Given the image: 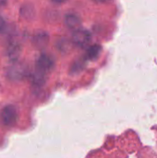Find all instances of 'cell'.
I'll return each mask as SVG.
<instances>
[{"label":"cell","instance_id":"8992f818","mask_svg":"<svg viewBox=\"0 0 157 158\" xmlns=\"http://www.w3.org/2000/svg\"><path fill=\"white\" fill-rule=\"evenodd\" d=\"M65 22H66V24H67V26L68 28L73 29V30H77L81 26V18L77 14L69 13V14H67L66 15Z\"/></svg>","mask_w":157,"mask_h":158},{"label":"cell","instance_id":"9c48e42d","mask_svg":"<svg viewBox=\"0 0 157 158\" xmlns=\"http://www.w3.org/2000/svg\"><path fill=\"white\" fill-rule=\"evenodd\" d=\"M5 28V20L3 19V18L0 17V32L4 30Z\"/></svg>","mask_w":157,"mask_h":158},{"label":"cell","instance_id":"3957f363","mask_svg":"<svg viewBox=\"0 0 157 158\" xmlns=\"http://www.w3.org/2000/svg\"><path fill=\"white\" fill-rule=\"evenodd\" d=\"M1 118L2 122L6 126H11L14 124L17 118V111L13 106H6L1 112Z\"/></svg>","mask_w":157,"mask_h":158},{"label":"cell","instance_id":"6da1fadb","mask_svg":"<svg viewBox=\"0 0 157 158\" xmlns=\"http://www.w3.org/2000/svg\"><path fill=\"white\" fill-rule=\"evenodd\" d=\"M54 63V59L51 56L47 54H43L36 60V70L45 75L50 70H52Z\"/></svg>","mask_w":157,"mask_h":158},{"label":"cell","instance_id":"5b68a950","mask_svg":"<svg viewBox=\"0 0 157 158\" xmlns=\"http://www.w3.org/2000/svg\"><path fill=\"white\" fill-rule=\"evenodd\" d=\"M21 45L18 42H12L8 44L6 49V55L9 59L11 60H17L19 56L21 54Z\"/></svg>","mask_w":157,"mask_h":158},{"label":"cell","instance_id":"30bf717a","mask_svg":"<svg viewBox=\"0 0 157 158\" xmlns=\"http://www.w3.org/2000/svg\"><path fill=\"white\" fill-rule=\"evenodd\" d=\"M53 2H55V3H56V4H61V3H64V2H66L67 0H52Z\"/></svg>","mask_w":157,"mask_h":158},{"label":"cell","instance_id":"7a4b0ae2","mask_svg":"<svg viewBox=\"0 0 157 158\" xmlns=\"http://www.w3.org/2000/svg\"><path fill=\"white\" fill-rule=\"evenodd\" d=\"M73 43L80 46L85 47L91 41V33L84 29H77L72 35Z\"/></svg>","mask_w":157,"mask_h":158},{"label":"cell","instance_id":"ba28073f","mask_svg":"<svg viewBox=\"0 0 157 158\" xmlns=\"http://www.w3.org/2000/svg\"><path fill=\"white\" fill-rule=\"evenodd\" d=\"M101 52V46L98 44L91 46L87 51V58L90 60H94L98 57L99 54Z\"/></svg>","mask_w":157,"mask_h":158},{"label":"cell","instance_id":"52a82bcc","mask_svg":"<svg viewBox=\"0 0 157 158\" xmlns=\"http://www.w3.org/2000/svg\"><path fill=\"white\" fill-rule=\"evenodd\" d=\"M47 42H48V35L43 31H38L33 36V44L39 48L44 47L47 44Z\"/></svg>","mask_w":157,"mask_h":158},{"label":"cell","instance_id":"277c9868","mask_svg":"<svg viewBox=\"0 0 157 158\" xmlns=\"http://www.w3.org/2000/svg\"><path fill=\"white\" fill-rule=\"evenodd\" d=\"M26 72H27V68L24 66V64L17 62L10 68L8 74L13 79H20L26 74Z\"/></svg>","mask_w":157,"mask_h":158},{"label":"cell","instance_id":"8fae6325","mask_svg":"<svg viewBox=\"0 0 157 158\" xmlns=\"http://www.w3.org/2000/svg\"><path fill=\"white\" fill-rule=\"evenodd\" d=\"M96 2H105V1H106V0H95Z\"/></svg>","mask_w":157,"mask_h":158}]
</instances>
